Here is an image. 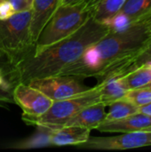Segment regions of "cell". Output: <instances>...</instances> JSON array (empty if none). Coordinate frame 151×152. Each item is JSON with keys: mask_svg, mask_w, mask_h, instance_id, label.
Masks as SVG:
<instances>
[{"mask_svg": "<svg viewBox=\"0 0 151 152\" xmlns=\"http://www.w3.org/2000/svg\"><path fill=\"white\" fill-rule=\"evenodd\" d=\"M97 130L102 133H131L151 131V117L136 112L121 119L102 122Z\"/></svg>", "mask_w": 151, "mask_h": 152, "instance_id": "cell-9", "label": "cell"}, {"mask_svg": "<svg viewBox=\"0 0 151 152\" xmlns=\"http://www.w3.org/2000/svg\"><path fill=\"white\" fill-rule=\"evenodd\" d=\"M124 98L139 108L151 101V88L148 86L140 88L129 89L126 91Z\"/></svg>", "mask_w": 151, "mask_h": 152, "instance_id": "cell-17", "label": "cell"}, {"mask_svg": "<svg viewBox=\"0 0 151 152\" xmlns=\"http://www.w3.org/2000/svg\"><path fill=\"white\" fill-rule=\"evenodd\" d=\"M61 0H34L31 9L30 35L34 45L49 19L60 6Z\"/></svg>", "mask_w": 151, "mask_h": 152, "instance_id": "cell-11", "label": "cell"}, {"mask_svg": "<svg viewBox=\"0 0 151 152\" xmlns=\"http://www.w3.org/2000/svg\"><path fill=\"white\" fill-rule=\"evenodd\" d=\"M1 1H2V0H0V2H1Z\"/></svg>", "mask_w": 151, "mask_h": 152, "instance_id": "cell-26", "label": "cell"}, {"mask_svg": "<svg viewBox=\"0 0 151 152\" xmlns=\"http://www.w3.org/2000/svg\"><path fill=\"white\" fill-rule=\"evenodd\" d=\"M149 86H150V87L151 88V84H150V85H149Z\"/></svg>", "mask_w": 151, "mask_h": 152, "instance_id": "cell-25", "label": "cell"}, {"mask_svg": "<svg viewBox=\"0 0 151 152\" xmlns=\"http://www.w3.org/2000/svg\"><path fill=\"white\" fill-rule=\"evenodd\" d=\"M106 107L107 106L102 102L89 105L69 119L63 126H75L87 128L91 131L93 129H97L106 118Z\"/></svg>", "mask_w": 151, "mask_h": 152, "instance_id": "cell-12", "label": "cell"}, {"mask_svg": "<svg viewBox=\"0 0 151 152\" xmlns=\"http://www.w3.org/2000/svg\"><path fill=\"white\" fill-rule=\"evenodd\" d=\"M31 10L16 12L0 20V63L5 69L31 53L34 43L30 35Z\"/></svg>", "mask_w": 151, "mask_h": 152, "instance_id": "cell-3", "label": "cell"}, {"mask_svg": "<svg viewBox=\"0 0 151 152\" xmlns=\"http://www.w3.org/2000/svg\"><path fill=\"white\" fill-rule=\"evenodd\" d=\"M102 22L93 18L71 36L48 46L40 53H29L16 64L4 69L7 86L29 83L32 80L60 75L68 66L78 60L93 43L109 32Z\"/></svg>", "mask_w": 151, "mask_h": 152, "instance_id": "cell-1", "label": "cell"}, {"mask_svg": "<svg viewBox=\"0 0 151 152\" xmlns=\"http://www.w3.org/2000/svg\"><path fill=\"white\" fill-rule=\"evenodd\" d=\"M13 102L22 110L23 114L29 117H38L45 113L53 101L38 89L28 83H18L12 86Z\"/></svg>", "mask_w": 151, "mask_h": 152, "instance_id": "cell-8", "label": "cell"}, {"mask_svg": "<svg viewBox=\"0 0 151 152\" xmlns=\"http://www.w3.org/2000/svg\"><path fill=\"white\" fill-rule=\"evenodd\" d=\"M97 85L100 86L101 102L106 106L124 98L127 91L119 77H109L99 82Z\"/></svg>", "mask_w": 151, "mask_h": 152, "instance_id": "cell-14", "label": "cell"}, {"mask_svg": "<svg viewBox=\"0 0 151 152\" xmlns=\"http://www.w3.org/2000/svg\"><path fill=\"white\" fill-rule=\"evenodd\" d=\"M4 86H7V83L5 81V78H4V71L2 69V68L0 67V87H4Z\"/></svg>", "mask_w": 151, "mask_h": 152, "instance_id": "cell-22", "label": "cell"}, {"mask_svg": "<svg viewBox=\"0 0 151 152\" xmlns=\"http://www.w3.org/2000/svg\"><path fill=\"white\" fill-rule=\"evenodd\" d=\"M126 0H84L90 17L99 22H105L117 13Z\"/></svg>", "mask_w": 151, "mask_h": 152, "instance_id": "cell-13", "label": "cell"}, {"mask_svg": "<svg viewBox=\"0 0 151 152\" xmlns=\"http://www.w3.org/2000/svg\"><path fill=\"white\" fill-rule=\"evenodd\" d=\"M91 18L84 3L60 4L40 32L32 53H37L48 46L77 32Z\"/></svg>", "mask_w": 151, "mask_h": 152, "instance_id": "cell-4", "label": "cell"}, {"mask_svg": "<svg viewBox=\"0 0 151 152\" xmlns=\"http://www.w3.org/2000/svg\"><path fill=\"white\" fill-rule=\"evenodd\" d=\"M44 129L47 132L48 144L54 146L82 145L88 141L91 133V130L87 128L75 126Z\"/></svg>", "mask_w": 151, "mask_h": 152, "instance_id": "cell-10", "label": "cell"}, {"mask_svg": "<svg viewBox=\"0 0 151 152\" xmlns=\"http://www.w3.org/2000/svg\"><path fill=\"white\" fill-rule=\"evenodd\" d=\"M0 100H1V101H2V100H3V97H2V96H1V97H0Z\"/></svg>", "mask_w": 151, "mask_h": 152, "instance_id": "cell-24", "label": "cell"}, {"mask_svg": "<svg viewBox=\"0 0 151 152\" xmlns=\"http://www.w3.org/2000/svg\"><path fill=\"white\" fill-rule=\"evenodd\" d=\"M138 112L140 113H142V114H145V115H148V116H150L151 117V101L150 102L141 106L138 108Z\"/></svg>", "mask_w": 151, "mask_h": 152, "instance_id": "cell-20", "label": "cell"}, {"mask_svg": "<svg viewBox=\"0 0 151 152\" xmlns=\"http://www.w3.org/2000/svg\"><path fill=\"white\" fill-rule=\"evenodd\" d=\"M97 102H101L100 86L98 85L82 94L53 102L49 110L41 116L22 115V120L28 125L36 126L40 128H59L63 126L69 119L81 110Z\"/></svg>", "mask_w": 151, "mask_h": 152, "instance_id": "cell-5", "label": "cell"}, {"mask_svg": "<svg viewBox=\"0 0 151 152\" xmlns=\"http://www.w3.org/2000/svg\"><path fill=\"white\" fill-rule=\"evenodd\" d=\"M14 12H22L30 11L33 6L34 0H8Z\"/></svg>", "mask_w": 151, "mask_h": 152, "instance_id": "cell-18", "label": "cell"}, {"mask_svg": "<svg viewBox=\"0 0 151 152\" xmlns=\"http://www.w3.org/2000/svg\"><path fill=\"white\" fill-rule=\"evenodd\" d=\"M143 25H144L145 33H146V36H147L146 43L151 42V20H149V21H147L146 23H144Z\"/></svg>", "mask_w": 151, "mask_h": 152, "instance_id": "cell-21", "label": "cell"}, {"mask_svg": "<svg viewBox=\"0 0 151 152\" xmlns=\"http://www.w3.org/2000/svg\"><path fill=\"white\" fill-rule=\"evenodd\" d=\"M86 149L100 151H123L151 146V131L122 133L111 137H90L80 145Z\"/></svg>", "mask_w": 151, "mask_h": 152, "instance_id": "cell-7", "label": "cell"}, {"mask_svg": "<svg viewBox=\"0 0 151 152\" xmlns=\"http://www.w3.org/2000/svg\"><path fill=\"white\" fill-rule=\"evenodd\" d=\"M28 84L41 91L53 102L69 98L91 88L83 85L79 77L69 75H56L35 79Z\"/></svg>", "mask_w": 151, "mask_h": 152, "instance_id": "cell-6", "label": "cell"}, {"mask_svg": "<svg viewBox=\"0 0 151 152\" xmlns=\"http://www.w3.org/2000/svg\"><path fill=\"white\" fill-rule=\"evenodd\" d=\"M143 24H133L120 31H109L91 45L75 62L64 69L60 75L79 78L96 77L119 60L135 52L146 43Z\"/></svg>", "mask_w": 151, "mask_h": 152, "instance_id": "cell-2", "label": "cell"}, {"mask_svg": "<svg viewBox=\"0 0 151 152\" xmlns=\"http://www.w3.org/2000/svg\"><path fill=\"white\" fill-rule=\"evenodd\" d=\"M15 12L8 0H2L0 2V20L7 19Z\"/></svg>", "mask_w": 151, "mask_h": 152, "instance_id": "cell-19", "label": "cell"}, {"mask_svg": "<svg viewBox=\"0 0 151 152\" xmlns=\"http://www.w3.org/2000/svg\"><path fill=\"white\" fill-rule=\"evenodd\" d=\"M119 78L126 90L148 86L151 84V65L140 67Z\"/></svg>", "mask_w": 151, "mask_h": 152, "instance_id": "cell-15", "label": "cell"}, {"mask_svg": "<svg viewBox=\"0 0 151 152\" xmlns=\"http://www.w3.org/2000/svg\"><path fill=\"white\" fill-rule=\"evenodd\" d=\"M109 106V110L106 114V118L103 122L121 119L138 112V107L125 98L113 102Z\"/></svg>", "mask_w": 151, "mask_h": 152, "instance_id": "cell-16", "label": "cell"}, {"mask_svg": "<svg viewBox=\"0 0 151 152\" xmlns=\"http://www.w3.org/2000/svg\"><path fill=\"white\" fill-rule=\"evenodd\" d=\"M84 0H61V4H75L82 3Z\"/></svg>", "mask_w": 151, "mask_h": 152, "instance_id": "cell-23", "label": "cell"}]
</instances>
